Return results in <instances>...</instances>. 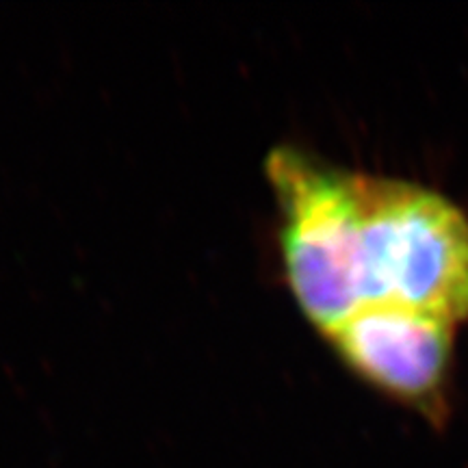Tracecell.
Wrapping results in <instances>:
<instances>
[{
  "instance_id": "1",
  "label": "cell",
  "mask_w": 468,
  "mask_h": 468,
  "mask_svg": "<svg viewBox=\"0 0 468 468\" xmlns=\"http://www.w3.org/2000/svg\"><path fill=\"white\" fill-rule=\"evenodd\" d=\"M282 208V261L321 335L367 310L468 321V215L410 180L325 165L295 148L269 156Z\"/></svg>"
},
{
  "instance_id": "2",
  "label": "cell",
  "mask_w": 468,
  "mask_h": 468,
  "mask_svg": "<svg viewBox=\"0 0 468 468\" xmlns=\"http://www.w3.org/2000/svg\"><path fill=\"white\" fill-rule=\"evenodd\" d=\"M458 330L431 314L367 310L325 338L362 382L441 430L452 412L449 386Z\"/></svg>"
}]
</instances>
